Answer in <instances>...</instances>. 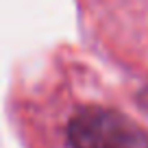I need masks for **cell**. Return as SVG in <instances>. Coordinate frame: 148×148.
<instances>
[{
    "label": "cell",
    "instance_id": "obj_1",
    "mask_svg": "<svg viewBox=\"0 0 148 148\" xmlns=\"http://www.w3.org/2000/svg\"><path fill=\"white\" fill-rule=\"evenodd\" d=\"M72 148H148V133L111 109L87 107L68 126Z\"/></svg>",
    "mask_w": 148,
    "mask_h": 148
}]
</instances>
